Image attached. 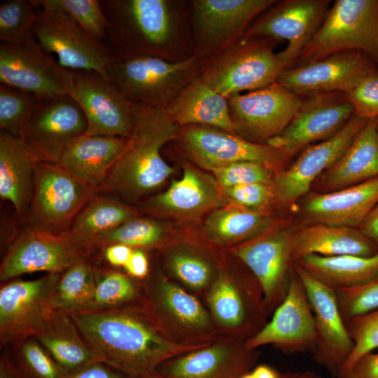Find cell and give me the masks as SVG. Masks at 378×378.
<instances>
[{
	"label": "cell",
	"mask_w": 378,
	"mask_h": 378,
	"mask_svg": "<svg viewBox=\"0 0 378 378\" xmlns=\"http://www.w3.org/2000/svg\"><path fill=\"white\" fill-rule=\"evenodd\" d=\"M367 237L378 245V204L358 227Z\"/></svg>",
	"instance_id": "9f6ffc18"
},
{
	"label": "cell",
	"mask_w": 378,
	"mask_h": 378,
	"mask_svg": "<svg viewBox=\"0 0 378 378\" xmlns=\"http://www.w3.org/2000/svg\"><path fill=\"white\" fill-rule=\"evenodd\" d=\"M275 0L190 1L195 54L207 61L239 42L252 22Z\"/></svg>",
	"instance_id": "7c38bea8"
},
{
	"label": "cell",
	"mask_w": 378,
	"mask_h": 378,
	"mask_svg": "<svg viewBox=\"0 0 378 378\" xmlns=\"http://www.w3.org/2000/svg\"><path fill=\"white\" fill-rule=\"evenodd\" d=\"M38 6L35 0H8L0 4V40L19 42L32 36Z\"/></svg>",
	"instance_id": "7bdbcfd3"
},
{
	"label": "cell",
	"mask_w": 378,
	"mask_h": 378,
	"mask_svg": "<svg viewBox=\"0 0 378 378\" xmlns=\"http://www.w3.org/2000/svg\"><path fill=\"white\" fill-rule=\"evenodd\" d=\"M103 260H104L108 266L113 268L124 267L129 260L133 248L121 244H113L108 245L101 250Z\"/></svg>",
	"instance_id": "11a10c76"
},
{
	"label": "cell",
	"mask_w": 378,
	"mask_h": 378,
	"mask_svg": "<svg viewBox=\"0 0 378 378\" xmlns=\"http://www.w3.org/2000/svg\"><path fill=\"white\" fill-rule=\"evenodd\" d=\"M85 113L71 97L39 98L19 138L40 162L59 164L66 146L85 134Z\"/></svg>",
	"instance_id": "2e32d148"
},
{
	"label": "cell",
	"mask_w": 378,
	"mask_h": 378,
	"mask_svg": "<svg viewBox=\"0 0 378 378\" xmlns=\"http://www.w3.org/2000/svg\"><path fill=\"white\" fill-rule=\"evenodd\" d=\"M272 171L274 170L265 164L250 161L210 170L220 188L253 183H272L274 175Z\"/></svg>",
	"instance_id": "7dc6e473"
},
{
	"label": "cell",
	"mask_w": 378,
	"mask_h": 378,
	"mask_svg": "<svg viewBox=\"0 0 378 378\" xmlns=\"http://www.w3.org/2000/svg\"><path fill=\"white\" fill-rule=\"evenodd\" d=\"M277 43L260 36L241 39L206 61L200 77L226 98L270 85L284 69L279 53L274 52Z\"/></svg>",
	"instance_id": "5b68a950"
},
{
	"label": "cell",
	"mask_w": 378,
	"mask_h": 378,
	"mask_svg": "<svg viewBox=\"0 0 378 378\" xmlns=\"http://www.w3.org/2000/svg\"><path fill=\"white\" fill-rule=\"evenodd\" d=\"M329 0H281L261 13L248 26L241 39L260 36L286 40L279 52L284 69H290L316 35L331 6Z\"/></svg>",
	"instance_id": "e0dca14e"
},
{
	"label": "cell",
	"mask_w": 378,
	"mask_h": 378,
	"mask_svg": "<svg viewBox=\"0 0 378 378\" xmlns=\"http://www.w3.org/2000/svg\"><path fill=\"white\" fill-rule=\"evenodd\" d=\"M259 356L245 341L219 334L208 345L166 361L157 371L172 378H241L256 366Z\"/></svg>",
	"instance_id": "484cf974"
},
{
	"label": "cell",
	"mask_w": 378,
	"mask_h": 378,
	"mask_svg": "<svg viewBox=\"0 0 378 378\" xmlns=\"http://www.w3.org/2000/svg\"><path fill=\"white\" fill-rule=\"evenodd\" d=\"M282 378H322L318 373L312 370L283 372Z\"/></svg>",
	"instance_id": "680465c9"
},
{
	"label": "cell",
	"mask_w": 378,
	"mask_h": 378,
	"mask_svg": "<svg viewBox=\"0 0 378 378\" xmlns=\"http://www.w3.org/2000/svg\"><path fill=\"white\" fill-rule=\"evenodd\" d=\"M127 139L84 134L66 146L59 164L81 182L98 190L124 151Z\"/></svg>",
	"instance_id": "f546056e"
},
{
	"label": "cell",
	"mask_w": 378,
	"mask_h": 378,
	"mask_svg": "<svg viewBox=\"0 0 378 378\" xmlns=\"http://www.w3.org/2000/svg\"><path fill=\"white\" fill-rule=\"evenodd\" d=\"M227 202L214 178L186 166L182 177L174 180L165 191L153 197L146 205L152 213L190 217L214 211Z\"/></svg>",
	"instance_id": "83f0119b"
},
{
	"label": "cell",
	"mask_w": 378,
	"mask_h": 378,
	"mask_svg": "<svg viewBox=\"0 0 378 378\" xmlns=\"http://www.w3.org/2000/svg\"><path fill=\"white\" fill-rule=\"evenodd\" d=\"M283 372L267 365H258L241 378H282Z\"/></svg>",
	"instance_id": "6f0895ef"
},
{
	"label": "cell",
	"mask_w": 378,
	"mask_h": 378,
	"mask_svg": "<svg viewBox=\"0 0 378 378\" xmlns=\"http://www.w3.org/2000/svg\"><path fill=\"white\" fill-rule=\"evenodd\" d=\"M166 262L170 272L189 290L206 295L216 274L207 260L197 253L180 249L169 253Z\"/></svg>",
	"instance_id": "b9f144b4"
},
{
	"label": "cell",
	"mask_w": 378,
	"mask_h": 378,
	"mask_svg": "<svg viewBox=\"0 0 378 378\" xmlns=\"http://www.w3.org/2000/svg\"><path fill=\"white\" fill-rule=\"evenodd\" d=\"M1 356L16 378H64L67 374L34 337L4 349Z\"/></svg>",
	"instance_id": "ab89813d"
},
{
	"label": "cell",
	"mask_w": 378,
	"mask_h": 378,
	"mask_svg": "<svg viewBox=\"0 0 378 378\" xmlns=\"http://www.w3.org/2000/svg\"><path fill=\"white\" fill-rule=\"evenodd\" d=\"M377 69L368 55L344 51L284 69L276 83L301 97L331 92L347 93L362 78Z\"/></svg>",
	"instance_id": "cb8c5ba5"
},
{
	"label": "cell",
	"mask_w": 378,
	"mask_h": 378,
	"mask_svg": "<svg viewBox=\"0 0 378 378\" xmlns=\"http://www.w3.org/2000/svg\"><path fill=\"white\" fill-rule=\"evenodd\" d=\"M34 338L67 373L100 361L66 312L52 310L45 327Z\"/></svg>",
	"instance_id": "d590c367"
},
{
	"label": "cell",
	"mask_w": 378,
	"mask_h": 378,
	"mask_svg": "<svg viewBox=\"0 0 378 378\" xmlns=\"http://www.w3.org/2000/svg\"><path fill=\"white\" fill-rule=\"evenodd\" d=\"M334 290L344 322L378 308V277L358 287Z\"/></svg>",
	"instance_id": "c3c4849f"
},
{
	"label": "cell",
	"mask_w": 378,
	"mask_h": 378,
	"mask_svg": "<svg viewBox=\"0 0 378 378\" xmlns=\"http://www.w3.org/2000/svg\"><path fill=\"white\" fill-rule=\"evenodd\" d=\"M125 273L139 280H144L150 273V267L146 250L133 248L132 255L123 267Z\"/></svg>",
	"instance_id": "db71d44e"
},
{
	"label": "cell",
	"mask_w": 378,
	"mask_h": 378,
	"mask_svg": "<svg viewBox=\"0 0 378 378\" xmlns=\"http://www.w3.org/2000/svg\"><path fill=\"white\" fill-rule=\"evenodd\" d=\"M377 253L378 245L357 227L317 223L296 228L292 258L294 262L310 254L370 257Z\"/></svg>",
	"instance_id": "d6a6232c"
},
{
	"label": "cell",
	"mask_w": 378,
	"mask_h": 378,
	"mask_svg": "<svg viewBox=\"0 0 378 378\" xmlns=\"http://www.w3.org/2000/svg\"><path fill=\"white\" fill-rule=\"evenodd\" d=\"M205 300L218 334L247 341L269 321L263 290L249 270L239 275L218 269Z\"/></svg>",
	"instance_id": "52a82bcc"
},
{
	"label": "cell",
	"mask_w": 378,
	"mask_h": 378,
	"mask_svg": "<svg viewBox=\"0 0 378 378\" xmlns=\"http://www.w3.org/2000/svg\"><path fill=\"white\" fill-rule=\"evenodd\" d=\"M67 13L91 36L105 45L108 23L97 0H36Z\"/></svg>",
	"instance_id": "f6af8a7d"
},
{
	"label": "cell",
	"mask_w": 378,
	"mask_h": 378,
	"mask_svg": "<svg viewBox=\"0 0 378 378\" xmlns=\"http://www.w3.org/2000/svg\"><path fill=\"white\" fill-rule=\"evenodd\" d=\"M62 273L34 280L12 279L0 288V346L3 350L34 337L45 327L52 309L50 295Z\"/></svg>",
	"instance_id": "5bb4252c"
},
{
	"label": "cell",
	"mask_w": 378,
	"mask_h": 378,
	"mask_svg": "<svg viewBox=\"0 0 378 378\" xmlns=\"http://www.w3.org/2000/svg\"><path fill=\"white\" fill-rule=\"evenodd\" d=\"M302 199L300 212L307 225L358 228L378 204V176L332 192H309Z\"/></svg>",
	"instance_id": "4316f807"
},
{
	"label": "cell",
	"mask_w": 378,
	"mask_h": 378,
	"mask_svg": "<svg viewBox=\"0 0 378 378\" xmlns=\"http://www.w3.org/2000/svg\"><path fill=\"white\" fill-rule=\"evenodd\" d=\"M227 100L237 134L253 143L266 144L288 126L302 97L274 83L244 94H232Z\"/></svg>",
	"instance_id": "ac0fdd59"
},
{
	"label": "cell",
	"mask_w": 378,
	"mask_h": 378,
	"mask_svg": "<svg viewBox=\"0 0 378 378\" xmlns=\"http://www.w3.org/2000/svg\"><path fill=\"white\" fill-rule=\"evenodd\" d=\"M39 98L17 88L1 84V130L20 137Z\"/></svg>",
	"instance_id": "ee69618b"
},
{
	"label": "cell",
	"mask_w": 378,
	"mask_h": 378,
	"mask_svg": "<svg viewBox=\"0 0 378 378\" xmlns=\"http://www.w3.org/2000/svg\"><path fill=\"white\" fill-rule=\"evenodd\" d=\"M108 27L105 46L113 58L155 56L178 62L195 55L190 2L101 0Z\"/></svg>",
	"instance_id": "7a4b0ae2"
},
{
	"label": "cell",
	"mask_w": 378,
	"mask_h": 378,
	"mask_svg": "<svg viewBox=\"0 0 378 378\" xmlns=\"http://www.w3.org/2000/svg\"><path fill=\"white\" fill-rule=\"evenodd\" d=\"M285 219L232 204L213 211L204 223V230L210 242L231 248L273 228Z\"/></svg>",
	"instance_id": "e575fe53"
},
{
	"label": "cell",
	"mask_w": 378,
	"mask_h": 378,
	"mask_svg": "<svg viewBox=\"0 0 378 378\" xmlns=\"http://www.w3.org/2000/svg\"><path fill=\"white\" fill-rule=\"evenodd\" d=\"M205 62L197 55L178 62L150 55L113 58L107 73L108 78L136 106L163 109L200 76Z\"/></svg>",
	"instance_id": "277c9868"
},
{
	"label": "cell",
	"mask_w": 378,
	"mask_h": 378,
	"mask_svg": "<svg viewBox=\"0 0 378 378\" xmlns=\"http://www.w3.org/2000/svg\"><path fill=\"white\" fill-rule=\"evenodd\" d=\"M0 83L41 98L75 99L73 71L48 54L34 36L19 42L1 41Z\"/></svg>",
	"instance_id": "4fadbf2b"
},
{
	"label": "cell",
	"mask_w": 378,
	"mask_h": 378,
	"mask_svg": "<svg viewBox=\"0 0 378 378\" xmlns=\"http://www.w3.org/2000/svg\"><path fill=\"white\" fill-rule=\"evenodd\" d=\"M141 378H172V377H170L169 376H167L165 374H163L159 372L158 371H156L153 373H151Z\"/></svg>",
	"instance_id": "94428289"
},
{
	"label": "cell",
	"mask_w": 378,
	"mask_h": 378,
	"mask_svg": "<svg viewBox=\"0 0 378 378\" xmlns=\"http://www.w3.org/2000/svg\"><path fill=\"white\" fill-rule=\"evenodd\" d=\"M146 304L166 332L179 344L204 347L219 335L197 297L158 272L141 280Z\"/></svg>",
	"instance_id": "ba28073f"
},
{
	"label": "cell",
	"mask_w": 378,
	"mask_h": 378,
	"mask_svg": "<svg viewBox=\"0 0 378 378\" xmlns=\"http://www.w3.org/2000/svg\"><path fill=\"white\" fill-rule=\"evenodd\" d=\"M33 34L49 55L69 70L95 71L106 79L113 56L107 47L94 39L62 10L38 4Z\"/></svg>",
	"instance_id": "30bf717a"
},
{
	"label": "cell",
	"mask_w": 378,
	"mask_h": 378,
	"mask_svg": "<svg viewBox=\"0 0 378 378\" xmlns=\"http://www.w3.org/2000/svg\"><path fill=\"white\" fill-rule=\"evenodd\" d=\"M93 255L80 260L62 273L48 299L51 309L68 313L86 309L92 299L101 266Z\"/></svg>",
	"instance_id": "74e56055"
},
{
	"label": "cell",
	"mask_w": 378,
	"mask_h": 378,
	"mask_svg": "<svg viewBox=\"0 0 378 378\" xmlns=\"http://www.w3.org/2000/svg\"><path fill=\"white\" fill-rule=\"evenodd\" d=\"M302 97V104L288 126L266 143L290 158L308 146L335 135L354 115L346 93L323 92Z\"/></svg>",
	"instance_id": "d6986e66"
},
{
	"label": "cell",
	"mask_w": 378,
	"mask_h": 378,
	"mask_svg": "<svg viewBox=\"0 0 378 378\" xmlns=\"http://www.w3.org/2000/svg\"><path fill=\"white\" fill-rule=\"evenodd\" d=\"M220 192L232 204L256 212L270 213L268 209L275 202L272 183L242 184L222 188Z\"/></svg>",
	"instance_id": "681fc988"
},
{
	"label": "cell",
	"mask_w": 378,
	"mask_h": 378,
	"mask_svg": "<svg viewBox=\"0 0 378 378\" xmlns=\"http://www.w3.org/2000/svg\"><path fill=\"white\" fill-rule=\"evenodd\" d=\"M98 192L59 164L38 161L29 214L30 229L54 235L67 232L77 215Z\"/></svg>",
	"instance_id": "9c48e42d"
},
{
	"label": "cell",
	"mask_w": 378,
	"mask_h": 378,
	"mask_svg": "<svg viewBox=\"0 0 378 378\" xmlns=\"http://www.w3.org/2000/svg\"><path fill=\"white\" fill-rule=\"evenodd\" d=\"M71 71L75 100L88 122L85 134L128 139L133 130L137 106L110 79L95 71Z\"/></svg>",
	"instance_id": "7402d4cb"
},
{
	"label": "cell",
	"mask_w": 378,
	"mask_h": 378,
	"mask_svg": "<svg viewBox=\"0 0 378 378\" xmlns=\"http://www.w3.org/2000/svg\"><path fill=\"white\" fill-rule=\"evenodd\" d=\"M69 314L98 359L132 378L144 377L166 361L200 349L174 340L146 302L119 309Z\"/></svg>",
	"instance_id": "6da1fadb"
},
{
	"label": "cell",
	"mask_w": 378,
	"mask_h": 378,
	"mask_svg": "<svg viewBox=\"0 0 378 378\" xmlns=\"http://www.w3.org/2000/svg\"><path fill=\"white\" fill-rule=\"evenodd\" d=\"M344 51L362 52L378 65V0L335 1L293 67Z\"/></svg>",
	"instance_id": "8992f818"
},
{
	"label": "cell",
	"mask_w": 378,
	"mask_h": 378,
	"mask_svg": "<svg viewBox=\"0 0 378 378\" xmlns=\"http://www.w3.org/2000/svg\"><path fill=\"white\" fill-rule=\"evenodd\" d=\"M38 162L20 138L1 130L0 196L13 204L20 216L29 214Z\"/></svg>",
	"instance_id": "1f68e13d"
},
{
	"label": "cell",
	"mask_w": 378,
	"mask_h": 378,
	"mask_svg": "<svg viewBox=\"0 0 378 378\" xmlns=\"http://www.w3.org/2000/svg\"><path fill=\"white\" fill-rule=\"evenodd\" d=\"M316 342L314 313L303 282L292 265L285 299L263 328L245 344L250 349L270 344L290 355L312 352Z\"/></svg>",
	"instance_id": "44dd1931"
},
{
	"label": "cell",
	"mask_w": 378,
	"mask_h": 378,
	"mask_svg": "<svg viewBox=\"0 0 378 378\" xmlns=\"http://www.w3.org/2000/svg\"><path fill=\"white\" fill-rule=\"evenodd\" d=\"M176 139L191 160L209 171L250 161L265 164L279 172L290 159L282 150L267 144L253 143L209 126L192 125L180 127Z\"/></svg>",
	"instance_id": "9a60e30c"
},
{
	"label": "cell",
	"mask_w": 378,
	"mask_h": 378,
	"mask_svg": "<svg viewBox=\"0 0 378 378\" xmlns=\"http://www.w3.org/2000/svg\"><path fill=\"white\" fill-rule=\"evenodd\" d=\"M164 224L154 220L134 218L102 235L97 242L98 252L113 244H121L142 249L161 247L166 239Z\"/></svg>",
	"instance_id": "60d3db41"
},
{
	"label": "cell",
	"mask_w": 378,
	"mask_h": 378,
	"mask_svg": "<svg viewBox=\"0 0 378 378\" xmlns=\"http://www.w3.org/2000/svg\"><path fill=\"white\" fill-rule=\"evenodd\" d=\"M337 378H378V353L371 351L363 355Z\"/></svg>",
	"instance_id": "f5cc1de1"
},
{
	"label": "cell",
	"mask_w": 378,
	"mask_h": 378,
	"mask_svg": "<svg viewBox=\"0 0 378 378\" xmlns=\"http://www.w3.org/2000/svg\"><path fill=\"white\" fill-rule=\"evenodd\" d=\"M368 120L354 114L335 135L308 146L289 167L276 173L272 182L275 202L290 208L309 193L314 182L340 160Z\"/></svg>",
	"instance_id": "ffe728a7"
},
{
	"label": "cell",
	"mask_w": 378,
	"mask_h": 378,
	"mask_svg": "<svg viewBox=\"0 0 378 378\" xmlns=\"http://www.w3.org/2000/svg\"><path fill=\"white\" fill-rule=\"evenodd\" d=\"M344 323L354 346L336 378L347 372L361 356L378 349V308L352 317Z\"/></svg>",
	"instance_id": "bcb514c9"
},
{
	"label": "cell",
	"mask_w": 378,
	"mask_h": 378,
	"mask_svg": "<svg viewBox=\"0 0 378 378\" xmlns=\"http://www.w3.org/2000/svg\"><path fill=\"white\" fill-rule=\"evenodd\" d=\"M293 265L303 282L314 316V359L336 377L351 356L354 344L340 314L335 291L297 263Z\"/></svg>",
	"instance_id": "603a6c76"
},
{
	"label": "cell",
	"mask_w": 378,
	"mask_h": 378,
	"mask_svg": "<svg viewBox=\"0 0 378 378\" xmlns=\"http://www.w3.org/2000/svg\"><path fill=\"white\" fill-rule=\"evenodd\" d=\"M354 114L365 120L378 117V69L362 78L347 93Z\"/></svg>",
	"instance_id": "f907efd6"
},
{
	"label": "cell",
	"mask_w": 378,
	"mask_h": 378,
	"mask_svg": "<svg viewBox=\"0 0 378 378\" xmlns=\"http://www.w3.org/2000/svg\"><path fill=\"white\" fill-rule=\"evenodd\" d=\"M179 130L162 108L137 106L126 147L98 192L135 201L159 188L174 173L161 150L176 139Z\"/></svg>",
	"instance_id": "3957f363"
},
{
	"label": "cell",
	"mask_w": 378,
	"mask_h": 378,
	"mask_svg": "<svg viewBox=\"0 0 378 378\" xmlns=\"http://www.w3.org/2000/svg\"><path fill=\"white\" fill-rule=\"evenodd\" d=\"M145 302L141 280L110 266L101 265L92 299L84 312L119 309Z\"/></svg>",
	"instance_id": "f35d334b"
},
{
	"label": "cell",
	"mask_w": 378,
	"mask_h": 378,
	"mask_svg": "<svg viewBox=\"0 0 378 378\" xmlns=\"http://www.w3.org/2000/svg\"><path fill=\"white\" fill-rule=\"evenodd\" d=\"M64 378H132L110 365L97 361L69 372Z\"/></svg>",
	"instance_id": "816d5d0a"
},
{
	"label": "cell",
	"mask_w": 378,
	"mask_h": 378,
	"mask_svg": "<svg viewBox=\"0 0 378 378\" xmlns=\"http://www.w3.org/2000/svg\"><path fill=\"white\" fill-rule=\"evenodd\" d=\"M0 378H16L1 356L0 358Z\"/></svg>",
	"instance_id": "91938a15"
},
{
	"label": "cell",
	"mask_w": 378,
	"mask_h": 378,
	"mask_svg": "<svg viewBox=\"0 0 378 378\" xmlns=\"http://www.w3.org/2000/svg\"><path fill=\"white\" fill-rule=\"evenodd\" d=\"M136 217V211L127 204L97 192L64 235L87 255H92L97 252L96 244L102 235Z\"/></svg>",
	"instance_id": "836d02e7"
},
{
	"label": "cell",
	"mask_w": 378,
	"mask_h": 378,
	"mask_svg": "<svg viewBox=\"0 0 378 378\" xmlns=\"http://www.w3.org/2000/svg\"><path fill=\"white\" fill-rule=\"evenodd\" d=\"M294 262L333 289L358 287L378 277V253L370 257L310 254Z\"/></svg>",
	"instance_id": "8d00e7d4"
},
{
	"label": "cell",
	"mask_w": 378,
	"mask_h": 378,
	"mask_svg": "<svg viewBox=\"0 0 378 378\" xmlns=\"http://www.w3.org/2000/svg\"><path fill=\"white\" fill-rule=\"evenodd\" d=\"M378 176V117L368 120L340 160L314 182L316 192L343 189ZM313 186V185H312Z\"/></svg>",
	"instance_id": "f1b7e54d"
},
{
	"label": "cell",
	"mask_w": 378,
	"mask_h": 378,
	"mask_svg": "<svg viewBox=\"0 0 378 378\" xmlns=\"http://www.w3.org/2000/svg\"><path fill=\"white\" fill-rule=\"evenodd\" d=\"M291 216L273 228L230 248L254 275L263 290L270 315L281 304L288 292L296 227Z\"/></svg>",
	"instance_id": "8fae6325"
},
{
	"label": "cell",
	"mask_w": 378,
	"mask_h": 378,
	"mask_svg": "<svg viewBox=\"0 0 378 378\" xmlns=\"http://www.w3.org/2000/svg\"><path fill=\"white\" fill-rule=\"evenodd\" d=\"M88 256L64 234L29 229L8 244L0 265V281L36 272L63 273Z\"/></svg>",
	"instance_id": "d4e9b609"
},
{
	"label": "cell",
	"mask_w": 378,
	"mask_h": 378,
	"mask_svg": "<svg viewBox=\"0 0 378 378\" xmlns=\"http://www.w3.org/2000/svg\"><path fill=\"white\" fill-rule=\"evenodd\" d=\"M163 110L179 127L205 125L237 135L227 98L209 87L200 76L184 87Z\"/></svg>",
	"instance_id": "4dcf8cb0"
}]
</instances>
